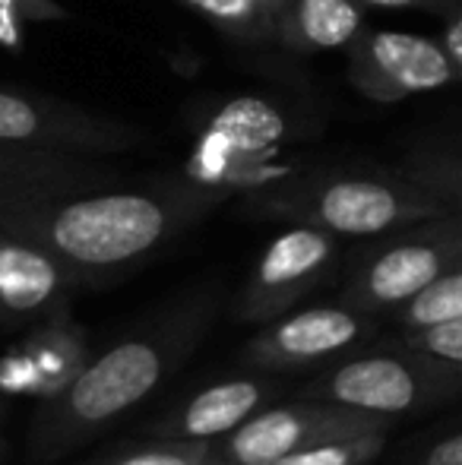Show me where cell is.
Wrapping results in <instances>:
<instances>
[{
    "mask_svg": "<svg viewBox=\"0 0 462 465\" xmlns=\"http://www.w3.org/2000/svg\"><path fill=\"white\" fill-rule=\"evenodd\" d=\"M64 19H70V10L61 0H0V48L23 51L35 25Z\"/></svg>",
    "mask_w": 462,
    "mask_h": 465,
    "instance_id": "obj_22",
    "label": "cell"
},
{
    "mask_svg": "<svg viewBox=\"0 0 462 465\" xmlns=\"http://www.w3.org/2000/svg\"><path fill=\"white\" fill-rule=\"evenodd\" d=\"M346 54L349 86L374 104H399L406 98L459 86L444 42L431 35L368 25Z\"/></svg>",
    "mask_w": 462,
    "mask_h": 465,
    "instance_id": "obj_10",
    "label": "cell"
},
{
    "mask_svg": "<svg viewBox=\"0 0 462 465\" xmlns=\"http://www.w3.org/2000/svg\"><path fill=\"white\" fill-rule=\"evenodd\" d=\"M0 456H4V440H0Z\"/></svg>",
    "mask_w": 462,
    "mask_h": 465,
    "instance_id": "obj_29",
    "label": "cell"
},
{
    "mask_svg": "<svg viewBox=\"0 0 462 465\" xmlns=\"http://www.w3.org/2000/svg\"><path fill=\"white\" fill-rule=\"evenodd\" d=\"M377 428H393V421L361 415L323 399L298 396L295 402H272L260 409L234 434L216 440V450L222 465H272L327 437Z\"/></svg>",
    "mask_w": 462,
    "mask_h": 465,
    "instance_id": "obj_11",
    "label": "cell"
},
{
    "mask_svg": "<svg viewBox=\"0 0 462 465\" xmlns=\"http://www.w3.org/2000/svg\"><path fill=\"white\" fill-rule=\"evenodd\" d=\"M241 213L260 222L314 225L342 241H370L447 209L396 168H310L244 193Z\"/></svg>",
    "mask_w": 462,
    "mask_h": 465,
    "instance_id": "obj_3",
    "label": "cell"
},
{
    "mask_svg": "<svg viewBox=\"0 0 462 465\" xmlns=\"http://www.w3.org/2000/svg\"><path fill=\"white\" fill-rule=\"evenodd\" d=\"M402 465H462V421L434 430L418 443Z\"/></svg>",
    "mask_w": 462,
    "mask_h": 465,
    "instance_id": "obj_24",
    "label": "cell"
},
{
    "mask_svg": "<svg viewBox=\"0 0 462 465\" xmlns=\"http://www.w3.org/2000/svg\"><path fill=\"white\" fill-rule=\"evenodd\" d=\"M301 396L396 424L462 399V368L396 336L389 345H364L317 371Z\"/></svg>",
    "mask_w": 462,
    "mask_h": 465,
    "instance_id": "obj_4",
    "label": "cell"
},
{
    "mask_svg": "<svg viewBox=\"0 0 462 465\" xmlns=\"http://www.w3.org/2000/svg\"><path fill=\"white\" fill-rule=\"evenodd\" d=\"M440 42H444L447 54H450L457 76L462 83V0L450 6V10L440 16Z\"/></svg>",
    "mask_w": 462,
    "mask_h": 465,
    "instance_id": "obj_25",
    "label": "cell"
},
{
    "mask_svg": "<svg viewBox=\"0 0 462 465\" xmlns=\"http://www.w3.org/2000/svg\"><path fill=\"white\" fill-rule=\"evenodd\" d=\"M387 320L393 323L396 332L428 330V326L462 320V260L453 263L437 282H431L421 294H415L408 304L389 313Z\"/></svg>",
    "mask_w": 462,
    "mask_h": 465,
    "instance_id": "obj_19",
    "label": "cell"
},
{
    "mask_svg": "<svg viewBox=\"0 0 462 465\" xmlns=\"http://www.w3.org/2000/svg\"><path fill=\"white\" fill-rule=\"evenodd\" d=\"M317 134L301 117L285 111L270 98H234L225 102L203 124L197 140V153L187 168V174L203 184L234 193H251L253 172L279 155L282 143H298L304 136Z\"/></svg>",
    "mask_w": 462,
    "mask_h": 465,
    "instance_id": "obj_7",
    "label": "cell"
},
{
    "mask_svg": "<svg viewBox=\"0 0 462 465\" xmlns=\"http://www.w3.org/2000/svg\"><path fill=\"white\" fill-rule=\"evenodd\" d=\"M399 168L412 181H418L447 213L462 215V134L412 143Z\"/></svg>",
    "mask_w": 462,
    "mask_h": 465,
    "instance_id": "obj_17",
    "label": "cell"
},
{
    "mask_svg": "<svg viewBox=\"0 0 462 465\" xmlns=\"http://www.w3.org/2000/svg\"><path fill=\"white\" fill-rule=\"evenodd\" d=\"M389 430L393 428L327 437V440L310 443V447L298 450V453L285 456V460H279L272 465H370L387 450Z\"/></svg>",
    "mask_w": 462,
    "mask_h": 465,
    "instance_id": "obj_20",
    "label": "cell"
},
{
    "mask_svg": "<svg viewBox=\"0 0 462 465\" xmlns=\"http://www.w3.org/2000/svg\"><path fill=\"white\" fill-rule=\"evenodd\" d=\"M238 45H272V16L257 0H174Z\"/></svg>",
    "mask_w": 462,
    "mask_h": 465,
    "instance_id": "obj_18",
    "label": "cell"
},
{
    "mask_svg": "<svg viewBox=\"0 0 462 465\" xmlns=\"http://www.w3.org/2000/svg\"><path fill=\"white\" fill-rule=\"evenodd\" d=\"M380 323V317L342 298L329 304H301L257 326L241 349V361L263 373H317L374 342Z\"/></svg>",
    "mask_w": 462,
    "mask_h": 465,
    "instance_id": "obj_8",
    "label": "cell"
},
{
    "mask_svg": "<svg viewBox=\"0 0 462 465\" xmlns=\"http://www.w3.org/2000/svg\"><path fill=\"white\" fill-rule=\"evenodd\" d=\"M229 200L191 174L114 181L0 209V228L42 244L83 282L140 270Z\"/></svg>",
    "mask_w": 462,
    "mask_h": 465,
    "instance_id": "obj_1",
    "label": "cell"
},
{
    "mask_svg": "<svg viewBox=\"0 0 462 465\" xmlns=\"http://www.w3.org/2000/svg\"><path fill=\"white\" fill-rule=\"evenodd\" d=\"M342 238L314 225H285L266 241L260 257L234 292V323L263 326L308 304L339 276Z\"/></svg>",
    "mask_w": 462,
    "mask_h": 465,
    "instance_id": "obj_6",
    "label": "cell"
},
{
    "mask_svg": "<svg viewBox=\"0 0 462 465\" xmlns=\"http://www.w3.org/2000/svg\"><path fill=\"white\" fill-rule=\"evenodd\" d=\"M219 282H197L93 355L61 396L38 402L29 424L32 465H51L121 421L162 390L222 317Z\"/></svg>",
    "mask_w": 462,
    "mask_h": 465,
    "instance_id": "obj_2",
    "label": "cell"
},
{
    "mask_svg": "<svg viewBox=\"0 0 462 465\" xmlns=\"http://www.w3.org/2000/svg\"><path fill=\"white\" fill-rule=\"evenodd\" d=\"M146 130L67 98L0 83V143L86 159H114L146 143Z\"/></svg>",
    "mask_w": 462,
    "mask_h": 465,
    "instance_id": "obj_9",
    "label": "cell"
},
{
    "mask_svg": "<svg viewBox=\"0 0 462 465\" xmlns=\"http://www.w3.org/2000/svg\"><path fill=\"white\" fill-rule=\"evenodd\" d=\"M462 260V215L444 213L370 238L342 279L339 298L387 320Z\"/></svg>",
    "mask_w": 462,
    "mask_h": 465,
    "instance_id": "obj_5",
    "label": "cell"
},
{
    "mask_svg": "<svg viewBox=\"0 0 462 465\" xmlns=\"http://www.w3.org/2000/svg\"><path fill=\"white\" fill-rule=\"evenodd\" d=\"M282 386L276 373H241L225 377L210 386H200L187 399L165 411L159 421L149 424L146 434L159 440H184V443H216L234 434L241 424L260 409L272 405Z\"/></svg>",
    "mask_w": 462,
    "mask_h": 465,
    "instance_id": "obj_14",
    "label": "cell"
},
{
    "mask_svg": "<svg viewBox=\"0 0 462 465\" xmlns=\"http://www.w3.org/2000/svg\"><path fill=\"white\" fill-rule=\"evenodd\" d=\"M368 29V10L358 0H289L272 23V48L289 57L349 51Z\"/></svg>",
    "mask_w": 462,
    "mask_h": 465,
    "instance_id": "obj_16",
    "label": "cell"
},
{
    "mask_svg": "<svg viewBox=\"0 0 462 465\" xmlns=\"http://www.w3.org/2000/svg\"><path fill=\"white\" fill-rule=\"evenodd\" d=\"M364 10H418L431 16H444L457 0H358Z\"/></svg>",
    "mask_w": 462,
    "mask_h": 465,
    "instance_id": "obj_26",
    "label": "cell"
},
{
    "mask_svg": "<svg viewBox=\"0 0 462 465\" xmlns=\"http://www.w3.org/2000/svg\"><path fill=\"white\" fill-rule=\"evenodd\" d=\"M86 285L64 260L23 234L0 228V330L25 332L74 311Z\"/></svg>",
    "mask_w": 462,
    "mask_h": 465,
    "instance_id": "obj_12",
    "label": "cell"
},
{
    "mask_svg": "<svg viewBox=\"0 0 462 465\" xmlns=\"http://www.w3.org/2000/svg\"><path fill=\"white\" fill-rule=\"evenodd\" d=\"M257 4L263 6V10H266V13H270V16H272V23H276V13L282 10V6L289 4V0H257Z\"/></svg>",
    "mask_w": 462,
    "mask_h": 465,
    "instance_id": "obj_27",
    "label": "cell"
},
{
    "mask_svg": "<svg viewBox=\"0 0 462 465\" xmlns=\"http://www.w3.org/2000/svg\"><path fill=\"white\" fill-rule=\"evenodd\" d=\"M402 342L415 345L421 351H431V355L444 358V361L462 368V320H450V323L428 326V330H408L396 332Z\"/></svg>",
    "mask_w": 462,
    "mask_h": 465,
    "instance_id": "obj_23",
    "label": "cell"
},
{
    "mask_svg": "<svg viewBox=\"0 0 462 465\" xmlns=\"http://www.w3.org/2000/svg\"><path fill=\"white\" fill-rule=\"evenodd\" d=\"M114 181H121V174L112 165H105V159L61 155L0 143V209L10 203L38 200V196L105 187Z\"/></svg>",
    "mask_w": 462,
    "mask_h": 465,
    "instance_id": "obj_15",
    "label": "cell"
},
{
    "mask_svg": "<svg viewBox=\"0 0 462 465\" xmlns=\"http://www.w3.org/2000/svg\"><path fill=\"white\" fill-rule=\"evenodd\" d=\"M6 402H10V396L0 392V424H4V418H6Z\"/></svg>",
    "mask_w": 462,
    "mask_h": 465,
    "instance_id": "obj_28",
    "label": "cell"
},
{
    "mask_svg": "<svg viewBox=\"0 0 462 465\" xmlns=\"http://www.w3.org/2000/svg\"><path fill=\"white\" fill-rule=\"evenodd\" d=\"M89 465H222V456H219L216 443H184L149 437L146 443L123 447Z\"/></svg>",
    "mask_w": 462,
    "mask_h": 465,
    "instance_id": "obj_21",
    "label": "cell"
},
{
    "mask_svg": "<svg viewBox=\"0 0 462 465\" xmlns=\"http://www.w3.org/2000/svg\"><path fill=\"white\" fill-rule=\"evenodd\" d=\"M89 358L86 326L74 311L51 317L25 330L23 339L0 355V392L48 402L74 383Z\"/></svg>",
    "mask_w": 462,
    "mask_h": 465,
    "instance_id": "obj_13",
    "label": "cell"
}]
</instances>
